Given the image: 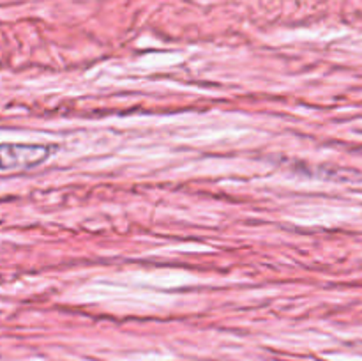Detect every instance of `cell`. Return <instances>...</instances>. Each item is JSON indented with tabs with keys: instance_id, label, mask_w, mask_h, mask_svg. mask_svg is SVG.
Listing matches in <instances>:
<instances>
[{
	"instance_id": "cell-1",
	"label": "cell",
	"mask_w": 362,
	"mask_h": 361,
	"mask_svg": "<svg viewBox=\"0 0 362 361\" xmlns=\"http://www.w3.org/2000/svg\"><path fill=\"white\" fill-rule=\"evenodd\" d=\"M52 145L42 144H0V172L34 168L48 161Z\"/></svg>"
}]
</instances>
